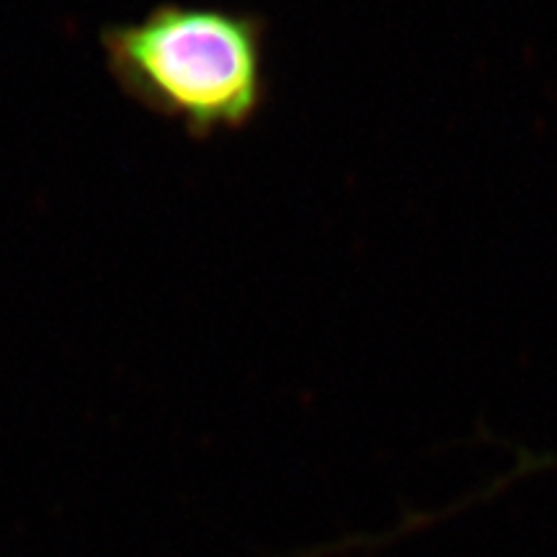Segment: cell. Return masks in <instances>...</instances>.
<instances>
[{
	"instance_id": "cell-1",
	"label": "cell",
	"mask_w": 557,
	"mask_h": 557,
	"mask_svg": "<svg viewBox=\"0 0 557 557\" xmlns=\"http://www.w3.org/2000/svg\"><path fill=\"white\" fill-rule=\"evenodd\" d=\"M269 24L220 5L158 3L101 29L116 88L194 139L248 129L269 101Z\"/></svg>"
}]
</instances>
